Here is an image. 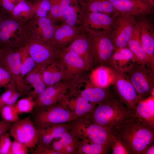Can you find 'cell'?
I'll use <instances>...</instances> for the list:
<instances>
[{
    "label": "cell",
    "mask_w": 154,
    "mask_h": 154,
    "mask_svg": "<svg viewBox=\"0 0 154 154\" xmlns=\"http://www.w3.org/2000/svg\"><path fill=\"white\" fill-rule=\"evenodd\" d=\"M12 123L7 122L4 120L0 121V135L9 130Z\"/></svg>",
    "instance_id": "45"
},
{
    "label": "cell",
    "mask_w": 154,
    "mask_h": 154,
    "mask_svg": "<svg viewBox=\"0 0 154 154\" xmlns=\"http://www.w3.org/2000/svg\"><path fill=\"white\" fill-rule=\"evenodd\" d=\"M36 105V101L31 96L22 98L15 104L16 111L18 115L33 112Z\"/></svg>",
    "instance_id": "35"
},
{
    "label": "cell",
    "mask_w": 154,
    "mask_h": 154,
    "mask_svg": "<svg viewBox=\"0 0 154 154\" xmlns=\"http://www.w3.org/2000/svg\"><path fill=\"white\" fill-rule=\"evenodd\" d=\"M32 153L33 154H59L51 149L37 147Z\"/></svg>",
    "instance_id": "44"
},
{
    "label": "cell",
    "mask_w": 154,
    "mask_h": 154,
    "mask_svg": "<svg viewBox=\"0 0 154 154\" xmlns=\"http://www.w3.org/2000/svg\"><path fill=\"white\" fill-rule=\"evenodd\" d=\"M81 15L82 26L109 34L112 31L118 17L101 13L82 11Z\"/></svg>",
    "instance_id": "18"
},
{
    "label": "cell",
    "mask_w": 154,
    "mask_h": 154,
    "mask_svg": "<svg viewBox=\"0 0 154 154\" xmlns=\"http://www.w3.org/2000/svg\"><path fill=\"white\" fill-rule=\"evenodd\" d=\"M72 84L70 82L62 81L46 87L35 100L36 105L34 109L50 106L60 102L67 95L68 90L70 92L74 91V87Z\"/></svg>",
    "instance_id": "15"
},
{
    "label": "cell",
    "mask_w": 154,
    "mask_h": 154,
    "mask_svg": "<svg viewBox=\"0 0 154 154\" xmlns=\"http://www.w3.org/2000/svg\"><path fill=\"white\" fill-rule=\"evenodd\" d=\"M7 132L0 135V154H10L12 141Z\"/></svg>",
    "instance_id": "38"
},
{
    "label": "cell",
    "mask_w": 154,
    "mask_h": 154,
    "mask_svg": "<svg viewBox=\"0 0 154 154\" xmlns=\"http://www.w3.org/2000/svg\"><path fill=\"white\" fill-rule=\"evenodd\" d=\"M62 49L77 54L83 60L90 70H92L90 42L84 29L69 45Z\"/></svg>",
    "instance_id": "21"
},
{
    "label": "cell",
    "mask_w": 154,
    "mask_h": 154,
    "mask_svg": "<svg viewBox=\"0 0 154 154\" xmlns=\"http://www.w3.org/2000/svg\"><path fill=\"white\" fill-rule=\"evenodd\" d=\"M4 19L2 16L0 14V24L2 22V21Z\"/></svg>",
    "instance_id": "48"
},
{
    "label": "cell",
    "mask_w": 154,
    "mask_h": 154,
    "mask_svg": "<svg viewBox=\"0 0 154 154\" xmlns=\"http://www.w3.org/2000/svg\"><path fill=\"white\" fill-rule=\"evenodd\" d=\"M56 25L49 17H39L35 15L24 24L26 41L52 44Z\"/></svg>",
    "instance_id": "7"
},
{
    "label": "cell",
    "mask_w": 154,
    "mask_h": 154,
    "mask_svg": "<svg viewBox=\"0 0 154 154\" xmlns=\"http://www.w3.org/2000/svg\"><path fill=\"white\" fill-rule=\"evenodd\" d=\"M0 66L10 75L17 91L21 94L28 91L21 75L20 56L18 50L9 47H0Z\"/></svg>",
    "instance_id": "9"
},
{
    "label": "cell",
    "mask_w": 154,
    "mask_h": 154,
    "mask_svg": "<svg viewBox=\"0 0 154 154\" xmlns=\"http://www.w3.org/2000/svg\"><path fill=\"white\" fill-rule=\"evenodd\" d=\"M133 113L143 123L154 129V96H150L139 100Z\"/></svg>",
    "instance_id": "22"
},
{
    "label": "cell",
    "mask_w": 154,
    "mask_h": 154,
    "mask_svg": "<svg viewBox=\"0 0 154 154\" xmlns=\"http://www.w3.org/2000/svg\"><path fill=\"white\" fill-rule=\"evenodd\" d=\"M1 107L0 106V112H1Z\"/></svg>",
    "instance_id": "50"
},
{
    "label": "cell",
    "mask_w": 154,
    "mask_h": 154,
    "mask_svg": "<svg viewBox=\"0 0 154 154\" xmlns=\"http://www.w3.org/2000/svg\"><path fill=\"white\" fill-rule=\"evenodd\" d=\"M10 14L13 19L25 24L35 15L34 6L27 1H19Z\"/></svg>",
    "instance_id": "30"
},
{
    "label": "cell",
    "mask_w": 154,
    "mask_h": 154,
    "mask_svg": "<svg viewBox=\"0 0 154 154\" xmlns=\"http://www.w3.org/2000/svg\"><path fill=\"white\" fill-rule=\"evenodd\" d=\"M31 114L32 121L37 129L67 123L76 118L72 112L61 102L34 109Z\"/></svg>",
    "instance_id": "5"
},
{
    "label": "cell",
    "mask_w": 154,
    "mask_h": 154,
    "mask_svg": "<svg viewBox=\"0 0 154 154\" xmlns=\"http://www.w3.org/2000/svg\"><path fill=\"white\" fill-rule=\"evenodd\" d=\"M120 140L131 154H141L154 141V129L143 123L135 115L133 110L122 122L110 130Z\"/></svg>",
    "instance_id": "1"
},
{
    "label": "cell",
    "mask_w": 154,
    "mask_h": 154,
    "mask_svg": "<svg viewBox=\"0 0 154 154\" xmlns=\"http://www.w3.org/2000/svg\"><path fill=\"white\" fill-rule=\"evenodd\" d=\"M62 102L74 114L76 118L86 116L96 105L88 101L80 95L75 98L69 100L68 95Z\"/></svg>",
    "instance_id": "24"
},
{
    "label": "cell",
    "mask_w": 154,
    "mask_h": 154,
    "mask_svg": "<svg viewBox=\"0 0 154 154\" xmlns=\"http://www.w3.org/2000/svg\"><path fill=\"white\" fill-rule=\"evenodd\" d=\"M131 82L141 99L150 95L154 90V70L147 65L135 63L123 73Z\"/></svg>",
    "instance_id": "6"
},
{
    "label": "cell",
    "mask_w": 154,
    "mask_h": 154,
    "mask_svg": "<svg viewBox=\"0 0 154 154\" xmlns=\"http://www.w3.org/2000/svg\"><path fill=\"white\" fill-rule=\"evenodd\" d=\"M15 104L5 105L1 107L0 114L2 120L12 123L20 119L15 109Z\"/></svg>",
    "instance_id": "36"
},
{
    "label": "cell",
    "mask_w": 154,
    "mask_h": 154,
    "mask_svg": "<svg viewBox=\"0 0 154 154\" xmlns=\"http://www.w3.org/2000/svg\"><path fill=\"white\" fill-rule=\"evenodd\" d=\"M109 147L111 149L113 154H131L121 141L115 136Z\"/></svg>",
    "instance_id": "39"
},
{
    "label": "cell",
    "mask_w": 154,
    "mask_h": 154,
    "mask_svg": "<svg viewBox=\"0 0 154 154\" xmlns=\"http://www.w3.org/2000/svg\"><path fill=\"white\" fill-rule=\"evenodd\" d=\"M133 110L125 106L119 99H114L111 96L96 105L84 117L107 129L111 130L120 124Z\"/></svg>",
    "instance_id": "2"
},
{
    "label": "cell",
    "mask_w": 154,
    "mask_h": 154,
    "mask_svg": "<svg viewBox=\"0 0 154 154\" xmlns=\"http://www.w3.org/2000/svg\"><path fill=\"white\" fill-rule=\"evenodd\" d=\"M59 140L64 146H70L77 149V142L78 139L69 130L64 133Z\"/></svg>",
    "instance_id": "40"
},
{
    "label": "cell",
    "mask_w": 154,
    "mask_h": 154,
    "mask_svg": "<svg viewBox=\"0 0 154 154\" xmlns=\"http://www.w3.org/2000/svg\"><path fill=\"white\" fill-rule=\"evenodd\" d=\"M28 149L23 144L14 140L12 142L10 154H27Z\"/></svg>",
    "instance_id": "41"
},
{
    "label": "cell",
    "mask_w": 154,
    "mask_h": 154,
    "mask_svg": "<svg viewBox=\"0 0 154 154\" xmlns=\"http://www.w3.org/2000/svg\"><path fill=\"white\" fill-rule=\"evenodd\" d=\"M79 3L83 12L99 13L115 17L120 14L108 0H80Z\"/></svg>",
    "instance_id": "25"
},
{
    "label": "cell",
    "mask_w": 154,
    "mask_h": 154,
    "mask_svg": "<svg viewBox=\"0 0 154 154\" xmlns=\"http://www.w3.org/2000/svg\"><path fill=\"white\" fill-rule=\"evenodd\" d=\"M114 70L115 78L113 85L116 93L123 104L129 110H133L141 100L138 94L124 73Z\"/></svg>",
    "instance_id": "14"
},
{
    "label": "cell",
    "mask_w": 154,
    "mask_h": 154,
    "mask_svg": "<svg viewBox=\"0 0 154 154\" xmlns=\"http://www.w3.org/2000/svg\"><path fill=\"white\" fill-rule=\"evenodd\" d=\"M136 17L120 14L110 34L115 49L127 46L132 35Z\"/></svg>",
    "instance_id": "13"
},
{
    "label": "cell",
    "mask_w": 154,
    "mask_h": 154,
    "mask_svg": "<svg viewBox=\"0 0 154 154\" xmlns=\"http://www.w3.org/2000/svg\"><path fill=\"white\" fill-rule=\"evenodd\" d=\"M154 154V144L152 143L146 148H145L141 153V154Z\"/></svg>",
    "instance_id": "47"
},
{
    "label": "cell",
    "mask_w": 154,
    "mask_h": 154,
    "mask_svg": "<svg viewBox=\"0 0 154 154\" xmlns=\"http://www.w3.org/2000/svg\"><path fill=\"white\" fill-rule=\"evenodd\" d=\"M17 50L20 56L21 75L23 78L34 69L36 65L24 45L19 47Z\"/></svg>",
    "instance_id": "34"
},
{
    "label": "cell",
    "mask_w": 154,
    "mask_h": 154,
    "mask_svg": "<svg viewBox=\"0 0 154 154\" xmlns=\"http://www.w3.org/2000/svg\"><path fill=\"white\" fill-rule=\"evenodd\" d=\"M151 15L136 17L140 30L143 49L146 55L151 68L154 69V27Z\"/></svg>",
    "instance_id": "16"
},
{
    "label": "cell",
    "mask_w": 154,
    "mask_h": 154,
    "mask_svg": "<svg viewBox=\"0 0 154 154\" xmlns=\"http://www.w3.org/2000/svg\"><path fill=\"white\" fill-rule=\"evenodd\" d=\"M42 69L36 66L33 70L25 76L24 79L26 85L29 84L33 88V90L29 92V96L32 97L35 100L46 88L42 77Z\"/></svg>",
    "instance_id": "27"
},
{
    "label": "cell",
    "mask_w": 154,
    "mask_h": 154,
    "mask_svg": "<svg viewBox=\"0 0 154 154\" xmlns=\"http://www.w3.org/2000/svg\"><path fill=\"white\" fill-rule=\"evenodd\" d=\"M79 95L96 105L104 102L111 96L107 88L94 86L90 82L87 83L86 88Z\"/></svg>",
    "instance_id": "29"
},
{
    "label": "cell",
    "mask_w": 154,
    "mask_h": 154,
    "mask_svg": "<svg viewBox=\"0 0 154 154\" xmlns=\"http://www.w3.org/2000/svg\"><path fill=\"white\" fill-rule=\"evenodd\" d=\"M17 1H18L19 2L21 1H27V0H16Z\"/></svg>",
    "instance_id": "49"
},
{
    "label": "cell",
    "mask_w": 154,
    "mask_h": 154,
    "mask_svg": "<svg viewBox=\"0 0 154 154\" xmlns=\"http://www.w3.org/2000/svg\"><path fill=\"white\" fill-rule=\"evenodd\" d=\"M24 24L12 18H4L0 24V47L13 48L24 44Z\"/></svg>",
    "instance_id": "10"
},
{
    "label": "cell",
    "mask_w": 154,
    "mask_h": 154,
    "mask_svg": "<svg viewBox=\"0 0 154 154\" xmlns=\"http://www.w3.org/2000/svg\"><path fill=\"white\" fill-rule=\"evenodd\" d=\"M59 59L63 70V81L78 85L82 81L84 72L91 70L83 60L73 52L61 50Z\"/></svg>",
    "instance_id": "8"
},
{
    "label": "cell",
    "mask_w": 154,
    "mask_h": 154,
    "mask_svg": "<svg viewBox=\"0 0 154 154\" xmlns=\"http://www.w3.org/2000/svg\"><path fill=\"white\" fill-rule=\"evenodd\" d=\"M83 29L82 25L74 26L63 23L56 25L52 44L58 49H62L69 45Z\"/></svg>",
    "instance_id": "19"
},
{
    "label": "cell",
    "mask_w": 154,
    "mask_h": 154,
    "mask_svg": "<svg viewBox=\"0 0 154 154\" xmlns=\"http://www.w3.org/2000/svg\"><path fill=\"white\" fill-rule=\"evenodd\" d=\"M120 14L135 17L153 15L154 0H108Z\"/></svg>",
    "instance_id": "17"
},
{
    "label": "cell",
    "mask_w": 154,
    "mask_h": 154,
    "mask_svg": "<svg viewBox=\"0 0 154 154\" xmlns=\"http://www.w3.org/2000/svg\"><path fill=\"white\" fill-rule=\"evenodd\" d=\"M82 12L79 3L71 4L65 10L60 22L72 26H81Z\"/></svg>",
    "instance_id": "32"
},
{
    "label": "cell",
    "mask_w": 154,
    "mask_h": 154,
    "mask_svg": "<svg viewBox=\"0 0 154 154\" xmlns=\"http://www.w3.org/2000/svg\"><path fill=\"white\" fill-rule=\"evenodd\" d=\"M51 149L59 154H65L64 147L59 140L58 141H53L51 144Z\"/></svg>",
    "instance_id": "43"
},
{
    "label": "cell",
    "mask_w": 154,
    "mask_h": 154,
    "mask_svg": "<svg viewBox=\"0 0 154 154\" xmlns=\"http://www.w3.org/2000/svg\"><path fill=\"white\" fill-rule=\"evenodd\" d=\"M1 107V106H0Z\"/></svg>",
    "instance_id": "51"
},
{
    "label": "cell",
    "mask_w": 154,
    "mask_h": 154,
    "mask_svg": "<svg viewBox=\"0 0 154 154\" xmlns=\"http://www.w3.org/2000/svg\"><path fill=\"white\" fill-rule=\"evenodd\" d=\"M13 81L9 73L0 66V88L4 87H7Z\"/></svg>",
    "instance_id": "42"
},
{
    "label": "cell",
    "mask_w": 154,
    "mask_h": 154,
    "mask_svg": "<svg viewBox=\"0 0 154 154\" xmlns=\"http://www.w3.org/2000/svg\"><path fill=\"white\" fill-rule=\"evenodd\" d=\"M82 26L90 42L92 69L107 66L115 50L110 34Z\"/></svg>",
    "instance_id": "4"
},
{
    "label": "cell",
    "mask_w": 154,
    "mask_h": 154,
    "mask_svg": "<svg viewBox=\"0 0 154 154\" xmlns=\"http://www.w3.org/2000/svg\"><path fill=\"white\" fill-rule=\"evenodd\" d=\"M135 63V57L127 46L115 49L108 66L119 72L124 73Z\"/></svg>",
    "instance_id": "20"
},
{
    "label": "cell",
    "mask_w": 154,
    "mask_h": 154,
    "mask_svg": "<svg viewBox=\"0 0 154 154\" xmlns=\"http://www.w3.org/2000/svg\"><path fill=\"white\" fill-rule=\"evenodd\" d=\"M68 130L79 140H87L109 147L115 138L110 130L106 129L85 117L67 123Z\"/></svg>",
    "instance_id": "3"
},
{
    "label": "cell",
    "mask_w": 154,
    "mask_h": 154,
    "mask_svg": "<svg viewBox=\"0 0 154 154\" xmlns=\"http://www.w3.org/2000/svg\"><path fill=\"white\" fill-rule=\"evenodd\" d=\"M127 46L133 53L137 63L147 65L152 68L147 57L142 47L140 37V28L136 20L133 33Z\"/></svg>",
    "instance_id": "28"
},
{
    "label": "cell",
    "mask_w": 154,
    "mask_h": 154,
    "mask_svg": "<svg viewBox=\"0 0 154 154\" xmlns=\"http://www.w3.org/2000/svg\"><path fill=\"white\" fill-rule=\"evenodd\" d=\"M108 146L98 144L88 140H78L76 151L77 154H106L110 150Z\"/></svg>",
    "instance_id": "31"
},
{
    "label": "cell",
    "mask_w": 154,
    "mask_h": 154,
    "mask_svg": "<svg viewBox=\"0 0 154 154\" xmlns=\"http://www.w3.org/2000/svg\"><path fill=\"white\" fill-rule=\"evenodd\" d=\"M21 94L17 90L15 91L11 97L5 103L4 105L15 104Z\"/></svg>",
    "instance_id": "46"
},
{
    "label": "cell",
    "mask_w": 154,
    "mask_h": 154,
    "mask_svg": "<svg viewBox=\"0 0 154 154\" xmlns=\"http://www.w3.org/2000/svg\"><path fill=\"white\" fill-rule=\"evenodd\" d=\"M89 76L90 82L92 85L108 88L113 84L115 74L112 68L107 66H101L92 69Z\"/></svg>",
    "instance_id": "23"
},
{
    "label": "cell",
    "mask_w": 154,
    "mask_h": 154,
    "mask_svg": "<svg viewBox=\"0 0 154 154\" xmlns=\"http://www.w3.org/2000/svg\"><path fill=\"white\" fill-rule=\"evenodd\" d=\"M9 134L14 140L29 149L36 147L38 137L37 129L29 116L12 123Z\"/></svg>",
    "instance_id": "12"
},
{
    "label": "cell",
    "mask_w": 154,
    "mask_h": 154,
    "mask_svg": "<svg viewBox=\"0 0 154 154\" xmlns=\"http://www.w3.org/2000/svg\"><path fill=\"white\" fill-rule=\"evenodd\" d=\"M42 75L46 87L63 80V70L59 57L42 69Z\"/></svg>",
    "instance_id": "26"
},
{
    "label": "cell",
    "mask_w": 154,
    "mask_h": 154,
    "mask_svg": "<svg viewBox=\"0 0 154 154\" xmlns=\"http://www.w3.org/2000/svg\"><path fill=\"white\" fill-rule=\"evenodd\" d=\"M24 45L36 66L41 69L59 57L60 50L51 43L27 40Z\"/></svg>",
    "instance_id": "11"
},
{
    "label": "cell",
    "mask_w": 154,
    "mask_h": 154,
    "mask_svg": "<svg viewBox=\"0 0 154 154\" xmlns=\"http://www.w3.org/2000/svg\"><path fill=\"white\" fill-rule=\"evenodd\" d=\"M80 0H50L51 9L49 16L54 22H60L67 8L71 4L78 3Z\"/></svg>",
    "instance_id": "33"
},
{
    "label": "cell",
    "mask_w": 154,
    "mask_h": 154,
    "mask_svg": "<svg viewBox=\"0 0 154 154\" xmlns=\"http://www.w3.org/2000/svg\"><path fill=\"white\" fill-rule=\"evenodd\" d=\"M35 9V15L39 17H49L51 9L50 0H34L32 3Z\"/></svg>",
    "instance_id": "37"
}]
</instances>
